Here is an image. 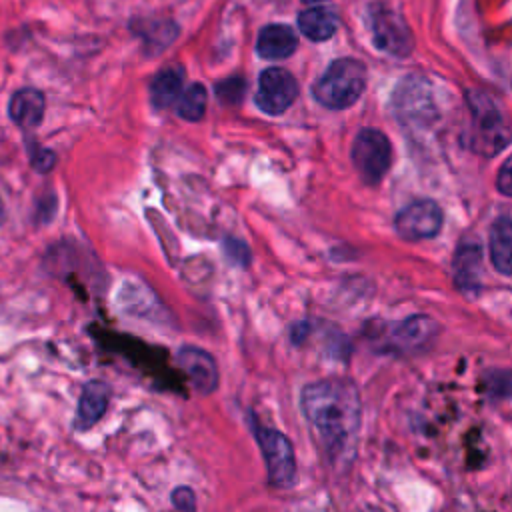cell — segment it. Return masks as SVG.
Listing matches in <instances>:
<instances>
[{
	"label": "cell",
	"mask_w": 512,
	"mask_h": 512,
	"mask_svg": "<svg viewBox=\"0 0 512 512\" xmlns=\"http://www.w3.org/2000/svg\"><path fill=\"white\" fill-rule=\"evenodd\" d=\"M302 412L332 462H346L360 430V396L352 382L326 378L302 388Z\"/></svg>",
	"instance_id": "cell-1"
},
{
	"label": "cell",
	"mask_w": 512,
	"mask_h": 512,
	"mask_svg": "<svg viewBox=\"0 0 512 512\" xmlns=\"http://www.w3.org/2000/svg\"><path fill=\"white\" fill-rule=\"evenodd\" d=\"M364 88H366L364 64L354 58H338L316 80L312 94L322 106L330 110H344L362 96Z\"/></svg>",
	"instance_id": "cell-2"
},
{
	"label": "cell",
	"mask_w": 512,
	"mask_h": 512,
	"mask_svg": "<svg viewBox=\"0 0 512 512\" xmlns=\"http://www.w3.org/2000/svg\"><path fill=\"white\" fill-rule=\"evenodd\" d=\"M468 104L472 110V126H470V148L482 156H494L502 150L508 140V128L496 108V104L480 92H468Z\"/></svg>",
	"instance_id": "cell-3"
},
{
	"label": "cell",
	"mask_w": 512,
	"mask_h": 512,
	"mask_svg": "<svg viewBox=\"0 0 512 512\" xmlns=\"http://www.w3.org/2000/svg\"><path fill=\"white\" fill-rule=\"evenodd\" d=\"M252 428L256 442L262 450L268 482L276 488L292 486L296 480V458L286 434L268 426H260L256 422L252 424Z\"/></svg>",
	"instance_id": "cell-4"
},
{
	"label": "cell",
	"mask_w": 512,
	"mask_h": 512,
	"mask_svg": "<svg viewBox=\"0 0 512 512\" xmlns=\"http://www.w3.org/2000/svg\"><path fill=\"white\" fill-rule=\"evenodd\" d=\"M392 108L402 124L428 126L436 118L432 86L424 76H406L392 94Z\"/></svg>",
	"instance_id": "cell-5"
},
{
	"label": "cell",
	"mask_w": 512,
	"mask_h": 512,
	"mask_svg": "<svg viewBox=\"0 0 512 512\" xmlns=\"http://www.w3.org/2000/svg\"><path fill=\"white\" fill-rule=\"evenodd\" d=\"M352 162L366 184H378L392 162L388 136L376 128L360 130L352 144Z\"/></svg>",
	"instance_id": "cell-6"
},
{
	"label": "cell",
	"mask_w": 512,
	"mask_h": 512,
	"mask_svg": "<svg viewBox=\"0 0 512 512\" xmlns=\"http://www.w3.org/2000/svg\"><path fill=\"white\" fill-rule=\"evenodd\" d=\"M370 32L374 44L392 56H408L412 52V32L404 18L390 6L374 4L370 8Z\"/></svg>",
	"instance_id": "cell-7"
},
{
	"label": "cell",
	"mask_w": 512,
	"mask_h": 512,
	"mask_svg": "<svg viewBox=\"0 0 512 512\" xmlns=\"http://www.w3.org/2000/svg\"><path fill=\"white\" fill-rule=\"evenodd\" d=\"M296 96H298V82L288 70L266 68L258 76V88H256L254 100L262 112L270 116H278L292 106Z\"/></svg>",
	"instance_id": "cell-8"
},
{
	"label": "cell",
	"mask_w": 512,
	"mask_h": 512,
	"mask_svg": "<svg viewBox=\"0 0 512 512\" xmlns=\"http://www.w3.org/2000/svg\"><path fill=\"white\" fill-rule=\"evenodd\" d=\"M442 220V210L434 200H414L398 212L394 226L404 240H424L438 234Z\"/></svg>",
	"instance_id": "cell-9"
},
{
	"label": "cell",
	"mask_w": 512,
	"mask_h": 512,
	"mask_svg": "<svg viewBox=\"0 0 512 512\" xmlns=\"http://www.w3.org/2000/svg\"><path fill=\"white\" fill-rule=\"evenodd\" d=\"M178 364L198 394H212L218 386V368L214 358L198 346H182Z\"/></svg>",
	"instance_id": "cell-10"
},
{
	"label": "cell",
	"mask_w": 512,
	"mask_h": 512,
	"mask_svg": "<svg viewBox=\"0 0 512 512\" xmlns=\"http://www.w3.org/2000/svg\"><path fill=\"white\" fill-rule=\"evenodd\" d=\"M110 394V386L104 380H90L88 384H84L74 418V428L78 432L90 430L94 424L100 422V418L108 410Z\"/></svg>",
	"instance_id": "cell-11"
},
{
	"label": "cell",
	"mask_w": 512,
	"mask_h": 512,
	"mask_svg": "<svg viewBox=\"0 0 512 512\" xmlns=\"http://www.w3.org/2000/svg\"><path fill=\"white\" fill-rule=\"evenodd\" d=\"M298 46L296 34L286 24H268L260 30L256 40V52L266 60L288 58Z\"/></svg>",
	"instance_id": "cell-12"
},
{
	"label": "cell",
	"mask_w": 512,
	"mask_h": 512,
	"mask_svg": "<svg viewBox=\"0 0 512 512\" xmlns=\"http://www.w3.org/2000/svg\"><path fill=\"white\" fill-rule=\"evenodd\" d=\"M10 118L24 130H32L42 122L44 96L36 88H20L12 94L8 104Z\"/></svg>",
	"instance_id": "cell-13"
},
{
	"label": "cell",
	"mask_w": 512,
	"mask_h": 512,
	"mask_svg": "<svg viewBox=\"0 0 512 512\" xmlns=\"http://www.w3.org/2000/svg\"><path fill=\"white\" fill-rule=\"evenodd\" d=\"M482 248L476 242H462L454 256V278L462 290H476L480 278Z\"/></svg>",
	"instance_id": "cell-14"
},
{
	"label": "cell",
	"mask_w": 512,
	"mask_h": 512,
	"mask_svg": "<svg viewBox=\"0 0 512 512\" xmlns=\"http://www.w3.org/2000/svg\"><path fill=\"white\" fill-rule=\"evenodd\" d=\"M490 260L492 266L510 276L512 274V220L498 218L490 228Z\"/></svg>",
	"instance_id": "cell-15"
},
{
	"label": "cell",
	"mask_w": 512,
	"mask_h": 512,
	"mask_svg": "<svg viewBox=\"0 0 512 512\" xmlns=\"http://www.w3.org/2000/svg\"><path fill=\"white\" fill-rule=\"evenodd\" d=\"M182 82H184V74L180 68L174 66V68L160 70L150 84V100H152L154 108L166 110L170 106H176V102L182 94L180 92Z\"/></svg>",
	"instance_id": "cell-16"
},
{
	"label": "cell",
	"mask_w": 512,
	"mask_h": 512,
	"mask_svg": "<svg viewBox=\"0 0 512 512\" xmlns=\"http://www.w3.org/2000/svg\"><path fill=\"white\" fill-rule=\"evenodd\" d=\"M338 26V18L330 8L324 6H312L300 12L298 16V28L300 32L310 38L312 42L328 40Z\"/></svg>",
	"instance_id": "cell-17"
},
{
	"label": "cell",
	"mask_w": 512,
	"mask_h": 512,
	"mask_svg": "<svg viewBox=\"0 0 512 512\" xmlns=\"http://www.w3.org/2000/svg\"><path fill=\"white\" fill-rule=\"evenodd\" d=\"M434 320L428 316H410L396 330V342L404 348H420L434 334Z\"/></svg>",
	"instance_id": "cell-18"
},
{
	"label": "cell",
	"mask_w": 512,
	"mask_h": 512,
	"mask_svg": "<svg viewBox=\"0 0 512 512\" xmlns=\"http://www.w3.org/2000/svg\"><path fill=\"white\" fill-rule=\"evenodd\" d=\"M206 104H208L206 86L194 82L180 94V98L176 102V112L180 118H184L188 122H198L206 112Z\"/></svg>",
	"instance_id": "cell-19"
},
{
	"label": "cell",
	"mask_w": 512,
	"mask_h": 512,
	"mask_svg": "<svg viewBox=\"0 0 512 512\" xmlns=\"http://www.w3.org/2000/svg\"><path fill=\"white\" fill-rule=\"evenodd\" d=\"M484 386L504 398H512V368L510 370H494L484 378Z\"/></svg>",
	"instance_id": "cell-20"
},
{
	"label": "cell",
	"mask_w": 512,
	"mask_h": 512,
	"mask_svg": "<svg viewBox=\"0 0 512 512\" xmlns=\"http://www.w3.org/2000/svg\"><path fill=\"white\" fill-rule=\"evenodd\" d=\"M222 250L226 254V258L238 266H248L252 256H250V248L238 240V238H226L222 244Z\"/></svg>",
	"instance_id": "cell-21"
},
{
	"label": "cell",
	"mask_w": 512,
	"mask_h": 512,
	"mask_svg": "<svg viewBox=\"0 0 512 512\" xmlns=\"http://www.w3.org/2000/svg\"><path fill=\"white\" fill-rule=\"evenodd\" d=\"M216 92H218L222 102L236 104V102H240V98L244 94V80L242 78H228V80L218 84Z\"/></svg>",
	"instance_id": "cell-22"
},
{
	"label": "cell",
	"mask_w": 512,
	"mask_h": 512,
	"mask_svg": "<svg viewBox=\"0 0 512 512\" xmlns=\"http://www.w3.org/2000/svg\"><path fill=\"white\" fill-rule=\"evenodd\" d=\"M172 504L180 512H196V494H194V490L188 488V486H178L172 492Z\"/></svg>",
	"instance_id": "cell-23"
},
{
	"label": "cell",
	"mask_w": 512,
	"mask_h": 512,
	"mask_svg": "<svg viewBox=\"0 0 512 512\" xmlns=\"http://www.w3.org/2000/svg\"><path fill=\"white\" fill-rule=\"evenodd\" d=\"M496 188L504 196H512V156L506 158V162L500 166L496 176Z\"/></svg>",
	"instance_id": "cell-24"
},
{
	"label": "cell",
	"mask_w": 512,
	"mask_h": 512,
	"mask_svg": "<svg viewBox=\"0 0 512 512\" xmlns=\"http://www.w3.org/2000/svg\"><path fill=\"white\" fill-rule=\"evenodd\" d=\"M54 160H56L54 154H52L50 150H46V148H38V150L32 152V164H34L36 170H40V172H48V170L52 168Z\"/></svg>",
	"instance_id": "cell-25"
},
{
	"label": "cell",
	"mask_w": 512,
	"mask_h": 512,
	"mask_svg": "<svg viewBox=\"0 0 512 512\" xmlns=\"http://www.w3.org/2000/svg\"><path fill=\"white\" fill-rule=\"evenodd\" d=\"M304 2H320V0H304Z\"/></svg>",
	"instance_id": "cell-26"
}]
</instances>
